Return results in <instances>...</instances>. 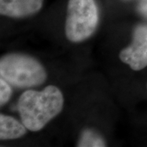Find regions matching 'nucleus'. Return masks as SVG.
<instances>
[{
  "label": "nucleus",
  "instance_id": "1",
  "mask_svg": "<svg viewBox=\"0 0 147 147\" xmlns=\"http://www.w3.org/2000/svg\"><path fill=\"white\" fill-rule=\"evenodd\" d=\"M63 95L57 87L49 85L42 91L27 90L21 95L17 109L27 129L37 131L61 113Z\"/></svg>",
  "mask_w": 147,
  "mask_h": 147
},
{
  "label": "nucleus",
  "instance_id": "2",
  "mask_svg": "<svg viewBox=\"0 0 147 147\" xmlns=\"http://www.w3.org/2000/svg\"><path fill=\"white\" fill-rule=\"evenodd\" d=\"M0 76L18 88H29L43 84L47 72L38 61L21 53H9L1 57Z\"/></svg>",
  "mask_w": 147,
  "mask_h": 147
},
{
  "label": "nucleus",
  "instance_id": "3",
  "mask_svg": "<svg viewBox=\"0 0 147 147\" xmlns=\"http://www.w3.org/2000/svg\"><path fill=\"white\" fill-rule=\"evenodd\" d=\"M99 21L95 0H69L65 21V35L70 42L88 38L96 30Z\"/></svg>",
  "mask_w": 147,
  "mask_h": 147
},
{
  "label": "nucleus",
  "instance_id": "4",
  "mask_svg": "<svg viewBox=\"0 0 147 147\" xmlns=\"http://www.w3.org/2000/svg\"><path fill=\"white\" fill-rule=\"evenodd\" d=\"M119 58L133 70H141L147 66V25L136 27L132 42L123 49Z\"/></svg>",
  "mask_w": 147,
  "mask_h": 147
},
{
  "label": "nucleus",
  "instance_id": "5",
  "mask_svg": "<svg viewBox=\"0 0 147 147\" xmlns=\"http://www.w3.org/2000/svg\"><path fill=\"white\" fill-rule=\"evenodd\" d=\"M43 0H0L1 15L13 18L31 16L42 8Z\"/></svg>",
  "mask_w": 147,
  "mask_h": 147
},
{
  "label": "nucleus",
  "instance_id": "6",
  "mask_svg": "<svg viewBox=\"0 0 147 147\" xmlns=\"http://www.w3.org/2000/svg\"><path fill=\"white\" fill-rule=\"evenodd\" d=\"M27 127L13 117L1 114L0 115V138L1 140H11L23 137Z\"/></svg>",
  "mask_w": 147,
  "mask_h": 147
},
{
  "label": "nucleus",
  "instance_id": "7",
  "mask_svg": "<svg viewBox=\"0 0 147 147\" xmlns=\"http://www.w3.org/2000/svg\"><path fill=\"white\" fill-rule=\"evenodd\" d=\"M78 146H105V140L99 133L92 129H88L82 132L78 142Z\"/></svg>",
  "mask_w": 147,
  "mask_h": 147
},
{
  "label": "nucleus",
  "instance_id": "8",
  "mask_svg": "<svg viewBox=\"0 0 147 147\" xmlns=\"http://www.w3.org/2000/svg\"><path fill=\"white\" fill-rule=\"evenodd\" d=\"M9 83L3 79H0V105H4L10 100L11 96V88Z\"/></svg>",
  "mask_w": 147,
  "mask_h": 147
},
{
  "label": "nucleus",
  "instance_id": "9",
  "mask_svg": "<svg viewBox=\"0 0 147 147\" xmlns=\"http://www.w3.org/2000/svg\"><path fill=\"white\" fill-rule=\"evenodd\" d=\"M138 8L143 15L147 16V0H140Z\"/></svg>",
  "mask_w": 147,
  "mask_h": 147
}]
</instances>
